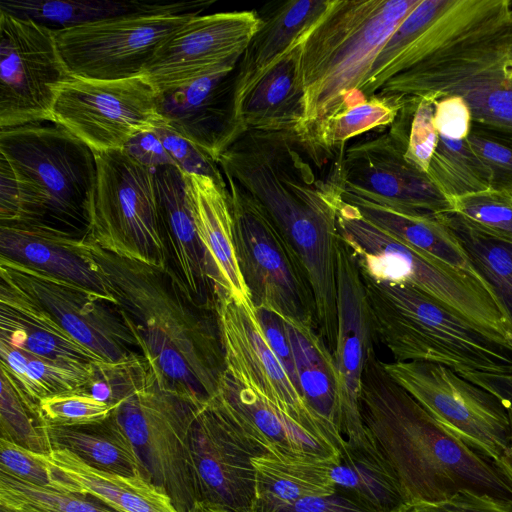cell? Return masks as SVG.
Returning a JSON list of instances; mask_svg holds the SVG:
<instances>
[{"label": "cell", "instance_id": "obj_1", "mask_svg": "<svg viewBox=\"0 0 512 512\" xmlns=\"http://www.w3.org/2000/svg\"><path fill=\"white\" fill-rule=\"evenodd\" d=\"M365 89L401 107L459 97L473 128L512 145V1L450 0Z\"/></svg>", "mask_w": 512, "mask_h": 512}, {"label": "cell", "instance_id": "obj_2", "mask_svg": "<svg viewBox=\"0 0 512 512\" xmlns=\"http://www.w3.org/2000/svg\"><path fill=\"white\" fill-rule=\"evenodd\" d=\"M86 240L157 382L195 405L208 403L226 371L217 312L191 297L171 265L150 266Z\"/></svg>", "mask_w": 512, "mask_h": 512}, {"label": "cell", "instance_id": "obj_3", "mask_svg": "<svg viewBox=\"0 0 512 512\" xmlns=\"http://www.w3.org/2000/svg\"><path fill=\"white\" fill-rule=\"evenodd\" d=\"M364 425L392 468L405 504L437 503L463 490L512 499L495 461L445 430L370 355L360 398Z\"/></svg>", "mask_w": 512, "mask_h": 512}, {"label": "cell", "instance_id": "obj_4", "mask_svg": "<svg viewBox=\"0 0 512 512\" xmlns=\"http://www.w3.org/2000/svg\"><path fill=\"white\" fill-rule=\"evenodd\" d=\"M0 224L34 223L86 237L95 152L52 121L0 128Z\"/></svg>", "mask_w": 512, "mask_h": 512}, {"label": "cell", "instance_id": "obj_5", "mask_svg": "<svg viewBox=\"0 0 512 512\" xmlns=\"http://www.w3.org/2000/svg\"><path fill=\"white\" fill-rule=\"evenodd\" d=\"M421 0H329L302 35L304 119L296 134L316 148L330 118L367 99L360 91L384 44ZM317 149V148H316Z\"/></svg>", "mask_w": 512, "mask_h": 512}, {"label": "cell", "instance_id": "obj_6", "mask_svg": "<svg viewBox=\"0 0 512 512\" xmlns=\"http://www.w3.org/2000/svg\"><path fill=\"white\" fill-rule=\"evenodd\" d=\"M361 277L375 339L395 361L431 362L456 373L512 374L510 342L411 286Z\"/></svg>", "mask_w": 512, "mask_h": 512}, {"label": "cell", "instance_id": "obj_7", "mask_svg": "<svg viewBox=\"0 0 512 512\" xmlns=\"http://www.w3.org/2000/svg\"><path fill=\"white\" fill-rule=\"evenodd\" d=\"M337 223L362 274L411 286L512 344L510 323L492 291L480 280L387 234L343 200Z\"/></svg>", "mask_w": 512, "mask_h": 512}, {"label": "cell", "instance_id": "obj_8", "mask_svg": "<svg viewBox=\"0 0 512 512\" xmlns=\"http://www.w3.org/2000/svg\"><path fill=\"white\" fill-rule=\"evenodd\" d=\"M199 407L162 388L152 371L111 414L132 442L144 477L169 496L179 512H189L200 502L190 450Z\"/></svg>", "mask_w": 512, "mask_h": 512}, {"label": "cell", "instance_id": "obj_9", "mask_svg": "<svg viewBox=\"0 0 512 512\" xmlns=\"http://www.w3.org/2000/svg\"><path fill=\"white\" fill-rule=\"evenodd\" d=\"M95 157L97 186L85 238L118 256L166 269L170 261L154 170L124 149Z\"/></svg>", "mask_w": 512, "mask_h": 512}, {"label": "cell", "instance_id": "obj_10", "mask_svg": "<svg viewBox=\"0 0 512 512\" xmlns=\"http://www.w3.org/2000/svg\"><path fill=\"white\" fill-rule=\"evenodd\" d=\"M225 181L235 253L252 306L316 328L313 292L298 257L266 210L233 179Z\"/></svg>", "mask_w": 512, "mask_h": 512}, {"label": "cell", "instance_id": "obj_11", "mask_svg": "<svg viewBox=\"0 0 512 512\" xmlns=\"http://www.w3.org/2000/svg\"><path fill=\"white\" fill-rule=\"evenodd\" d=\"M389 376L445 430L496 461L507 449L511 424L501 401L441 364L384 363Z\"/></svg>", "mask_w": 512, "mask_h": 512}, {"label": "cell", "instance_id": "obj_12", "mask_svg": "<svg viewBox=\"0 0 512 512\" xmlns=\"http://www.w3.org/2000/svg\"><path fill=\"white\" fill-rule=\"evenodd\" d=\"M52 122L94 152L124 149L136 135L166 123L157 92L143 76L119 80L71 77L57 93Z\"/></svg>", "mask_w": 512, "mask_h": 512}, {"label": "cell", "instance_id": "obj_13", "mask_svg": "<svg viewBox=\"0 0 512 512\" xmlns=\"http://www.w3.org/2000/svg\"><path fill=\"white\" fill-rule=\"evenodd\" d=\"M70 78L53 29L0 11V128L50 121Z\"/></svg>", "mask_w": 512, "mask_h": 512}, {"label": "cell", "instance_id": "obj_14", "mask_svg": "<svg viewBox=\"0 0 512 512\" xmlns=\"http://www.w3.org/2000/svg\"><path fill=\"white\" fill-rule=\"evenodd\" d=\"M197 15H127L54 32L71 77L128 79L142 76L159 46Z\"/></svg>", "mask_w": 512, "mask_h": 512}, {"label": "cell", "instance_id": "obj_15", "mask_svg": "<svg viewBox=\"0 0 512 512\" xmlns=\"http://www.w3.org/2000/svg\"><path fill=\"white\" fill-rule=\"evenodd\" d=\"M0 284L51 316L70 336L107 362L137 351L117 307L82 286L0 256Z\"/></svg>", "mask_w": 512, "mask_h": 512}, {"label": "cell", "instance_id": "obj_16", "mask_svg": "<svg viewBox=\"0 0 512 512\" xmlns=\"http://www.w3.org/2000/svg\"><path fill=\"white\" fill-rule=\"evenodd\" d=\"M388 128L346 146L339 165L343 192L411 214L451 213L450 199L405 158L401 124L395 120Z\"/></svg>", "mask_w": 512, "mask_h": 512}, {"label": "cell", "instance_id": "obj_17", "mask_svg": "<svg viewBox=\"0 0 512 512\" xmlns=\"http://www.w3.org/2000/svg\"><path fill=\"white\" fill-rule=\"evenodd\" d=\"M260 24L253 10L194 16L159 46L142 76L161 93L238 64Z\"/></svg>", "mask_w": 512, "mask_h": 512}, {"label": "cell", "instance_id": "obj_18", "mask_svg": "<svg viewBox=\"0 0 512 512\" xmlns=\"http://www.w3.org/2000/svg\"><path fill=\"white\" fill-rule=\"evenodd\" d=\"M375 335L364 283L354 255L340 237L337 249V338L333 351L338 382V427L346 444H374L361 414L363 374Z\"/></svg>", "mask_w": 512, "mask_h": 512}, {"label": "cell", "instance_id": "obj_19", "mask_svg": "<svg viewBox=\"0 0 512 512\" xmlns=\"http://www.w3.org/2000/svg\"><path fill=\"white\" fill-rule=\"evenodd\" d=\"M217 315L226 370L300 424L338 446L309 409L269 347L250 300L227 295L219 303Z\"/></svg>", "mask_w": 512, "mask_h": 512}, {"label": "cell", "instance_id": "obj_20", "mask_svg": "<svg viewBox=\"0 0 512 512\" xmlns=\"http://www.w3.org/2000/svg\"><path fill=\"white\" fill-rule=\"evenodd\" d=\"M190 450L200 501L250 512L255 499L252 458L262 453L211 401L196 413Z\"/></svg>", "mask_w": 512, "mask_h": 512}, {"label": "cell", "instance_id": "obj_21", "mask_svg": "<svg viewBox=\"0 0 512 512\" xmlns=\"http://www.w3.org/2000/svg\"><path fill=\"white\" fill-rule=\"evenodd\" d=\"M237 65L157 93L158 111L166 124L216 162L244 133L235 115Z\"/></svg>", "mask_w": 512, "mask_h": 512}, {"label": "cell", "instance_id": "obj_22", "mask_svg": "<svg viewBox=\"0 0 512 512\" xmlns=\"http://www.w3.org/2000/svg\"><path fill=\"white\" fill-rule=\"evenodd\" d=\"M154 173L170 265L191 297L217 312L219 303L229 292L199 237L184 174L175 166H162L154 169Z\"/></svg>", "mask_w": 512, "mask_h": 512}, {"label": "cell", "instance_id": "obj_23", "mask_svg": "<svg viewBox=\"0 0 512 512\" xmlns=\"http://www.w3.org/2000/svg\"><path fill=\"white\" fill-rule=\"evenodd\" d=\"M210 401L262 454L340 458V449L331 440L300 424L227 370Z\"/></svg>", "mask_w": 512, "mask_h": 512}, {"label": "cell", "instance_id": "obj_24", "mask_svg": "<svg viewBox=\"0 0 512 512\" xmlns=\"http://www.w3.org/2000/svg\"><path fill=\"white\" fill-rule=\"evenodd\" d=\"M0 256L78 284L116 305L85 237L43 224L4 223Z\"/></svg>", "mask_w": 512, "mask_h": 512}, {"label": "cell", "instance_id": "obj_25", "mask_svg": "<svg viewBox=\"0 0 512 512\" xmlns=\"http://www.w3.org/2000/svg\"><path fill=\"white\" fill-rule=\"evenodd\" d=\"M59 491L91 496L119 512H179L172 500L144 476L100 470L67 449L44 454Z\"/></svg>", "mask_w": 512, "mask_h": 512}, {"label": "cell", "instance_id": "obj_26", "mask_svg": "<svg viewBox=\"0 0 512 512\" xmlns=\"http://www.w3.org/2000/svg\"><path fill=\"white\" fill-rule=\"evenodd\" d=\"M302 36L254 83L236 109L244 131L297 132L304 119Z\"/></svg>", "mask_w": 512, "mask_h": 512}, {"label": "cell", "instance_id": "obj_27", "mask_svg": "<svg viewBox=\"0 0 512 512\" xmlns=\"http://www.w3.org/2000/svg\"><path fill=\"white\" fill-rule=\"evenodd\" d=\"M0 341L82 371L104 361L70 336L45 311L0 284Z\"/></svg>", "mask_w": 512, "mask_h": 512}, {"label": "cell", "instance_id": "obj_28", "mask_svg": "<svg viewBox=\"0 0 512 512\" xmlns=\"http://www.w3.org/2000/svg\"><path fill=\"white\" fill-rule=\"evenodd\" d=\"M329 0H289L273 3L259 14L261 24L237 65L236 109L260 76L320 17Z\"/></svg>", "mask_w": 512, "mask_h": 512}, {"label": "cell", "instance_id": "obj_29", "mask_svg": "<svg viewBox=\"0 0 512 512\" xmlns=\"http://www.w3.org/2000/svg\"><path fill=\"white\" fill-rule=\"evenodd\" d=\"M184 178L199 237L215 262L229 295L238 300H248V291L235 253L227 185L195 174H184Z\"/></svg>", "mask_w": 512, "mask_h": 512}, {"label": "cell", "instance_id": "obj_30", "mask_svg": "<svg viewBox=\"0 0 512 512\" xmlns=\"http://www.w3.org/2000/svg\"><path fill=\"white\" fill-rule=\"evenodd\" d=\"M342 200L355 207L363 218L387 234L475 277L489 288L474 268L457 237L443 220L442 215L406 213L348 192H342Z\"/></svg>", "mask_w": 512, "mask_h": 512}, {"label": "cell", "instance_id": "obj_31", "mask_svg": "<svg viewBox=\"0 0 512 512\" xmlns=\"http://www.w3.org/2000/svg\"><path fill=\"white\" fill-rule=\"evenodd\" d=\"M338 460L278 453L253 457L255 499L250 512H268L306 497L335 493L329 470Z\"/></svg>", "mask_w": 512, "mask_h": 512}, {"label": "cell", "instance_id": "obj_32", "mask_svg": "<svg viewBox=\"0 0 512 512\" xmlns=\"http://www.w3.org/2000/svg\"><path fill=\"white\" fill-rule=\"evenodd\" d=\"M213 3V0L173 3H146L136 0H2L0 11L30 18L53 30H61L127 15L201 14Z\"/></svg>", "mask_w": 512, "mask_h": 512}, {"label": "cell", "instance_id": "obj_33", "mask_svg": "<svg viewBox=\"0 0 512 512\" xmlns=\"http://www.w3.org/2000/svg\"><path fill=\"white\" fill-rule=\"evenodd\" d=\"M300 394L342 451L346 441L338 427V382L333 351L316 328L285 322Z\"/></svg>", "mask_w": 512, "mask_h": 512}, {"label": "cell", "instance_id": "obj_34", "mask_svg": "<svg viewBox=\"0 0 512 512\" xmlns=\"http://www.w3.org/2000/svg\"><path fill=\"white\" fill-rule=\"evenodd\" d=\"M329 475L336 491L378 511L396 512L407 506L392 468L375 443L367 447L346 444Z\"/></svg>", "mask_w": 512, "mask_h": 512}, {"label": "cell", "instance_id": "obj_35", "mask_svg": "<svg viewBox=\"0 0 512 512\" xmlns=\"http://www.w3.org/2000/svg\"><path fill=\"white\" fill-rule=\"evenodd\" d=\"M46 432L53 449H67L95 468L125 476H144L132 442L112 416L86 425L46 424Z\"/></svg>", "mask_w": 512, "mask_h": 512}, {"label": "cell", "instance_id": "obj_36", "mask_svg": "<svg viewBox=\"0 0 512 512\" xmlns=\"http://www.w3.org/2000/svg\"><path fill=\"white\" fill-rule=\"evenodd\" d=\"M442 218L491 289L512 329V243L476 231L452 212Z\"/></svg>", "mask_w": 512, "mask_h": 512}, {"label": "cell", "instance_id": "obj_37", "mask_svg": "<svg viewBox=\"0 0 512 512\" xmlns=\"http://www.w3.org/2000/svg\"><path fill=\"white\" fill-rule=\"evenodd\" d=\"M0 358L1 367L37 404L46 397L81 389L91 373L40 358L4 341H0Z\"/></svg>", "mask_w": 512, "mask_h": 512}, {"label": "cell", "instance_id": "obj_38", "mask_svg": "<svg viewBox=\"0 0 512 512\" xmlns=\"http://www.w3.org/2000/svg\"><path fill=\"white\" fill-rule=\"evenodd\" d=\"M427 174L449 199L491 189L489 170L465 139L439 136Z\"/></svg>", "mask_w": 512, "mask_h": 512}, {"label": "cell", "instance_id": "obj_39", "mask_svg": "<svg viewBox=\"0 0 512 512\" xmlns=\"http://www.w3.org/2000/svg\"><path fill=\"white\" fill-rule=\"evenodd\" d=\"M0 382V437L33 452L49 454L53 448L38 404L20 389L2 367Z\"/></svg>", "mask_w": 512, "mask_h": 512}, {"label": "cell", "instance_id": "obj_40", "mask_svg": "<svg viewBox=\"0 0 512 512\" xmlns=\"http://www.w3.org/2000/svg\"><path fill=\"white\" fill-rule=\"evenodd\" d=\"M1 512H119L87 496L38 486L0 471Z\"/></svg>", "mask_w": 512, "mask_h": 512}, {"label": "cell", "instance_id": "obj_41", "mask_svg": "<svg viewBox=\"0 0 512 512\" xmlns=\"http://www.w3.org/2000/svg\"><path fill=\"white\" fill-rule=\"evenodd\" d=\"M401 108L376 96L354 102L328 120L320 133L316 148L333 155L352 138L376 128L389 127Z\"/></svg>", "mask_w": 512, "mask_h": 512}, {"label": "cell", "instance_id": "obj_42", "mask_svg": "<svg viewBox=\"0 0 512 512\" xmlns=\"http://www.w3.org/2000/svg\"><path fill=\"white\" fill-rule=\"evenodd\" d=\"M452 213L487 236L512 243V195L488 189L450 199Z\"/></svg>", "mask_w": 512, "mask_h": 512}, {"label": "cell", "instance_id": "obj_43", "mask_svg": "<svg viewBox=\"0 0 512 512\" xmlns=\"http://www.w3.org/2000/svg\"><path fill=\"white\" fill-rule=\"evenodd\" d=\"M437 100L434 96L409 100L397 115L406 136L405 158L424 173L428 172L439 139L434 125Z\"/></svg>", "mask_w": 512, "mask_h": 512}, {"label": "cell", "instance_id": "obj_44", "mask_svg": "<svg viewBox=\"0 0 512 512\" xmlns=\"http://www.w3.org/2000/svg\"><path fill=\"white\" fill-rule=\"evenodd\" d=\"M38 407L42 419L48 425L77 426L107 420L115 405L77 390L46 397L39 401Z\"/></svg>", "mask_w": 512, "mask_h": 512}, {"label": "cell", "instance_id": "obj_45", "mask_svg": "<svg viewBox=\"0 0 512 512\" xmlns=\"http://www.w3.org/2000/svg\"><path fill=\"white\" fill-rule=\"evenodd\" d=\"M153 131L183 174L207 176L220 185H227L218 163L192 141L166 123Z\"/></svg>", "mask_w": 512, "mask_h": 512}, {"label": "cell", "instance_id": "obj_46", "mask_svg": "<svg viewBox=\"0 0 512 512\" xmlns=\"http://www.w3.org/2000/svg\"><path fill=\"white\" fill-rule=\"evenodd\" d=\"M0 471L26 482L59 491L44 454L28 450L0 437Z\"/></svg>", "mask_w": 512, "mask_h": 512}, {"label": "cell", "instance_id": "obj_47", "mask_svg": "<svg viewBox=\"0 0 512 512\" xmlns=\"http://www.w3.org/2000/svg\"><path fill=\"white\" fill-rule=\"evenodd\" d=\"M465 140L489 170L491 189L512 195V145L473 127Z\"/></svg>", "mask_w": 512, "mask_h": 512}, {"label": "cell", "instance_id": "obj_48", "mask_svg": "<svg viewBox=\"0 0 512 512\" xmlns=\"http://www.w3.org/2000/svg\"><path fill=\"white\" fill-rule=\"evenodd\" d=\"M402 512H512V499L463 490L442 502L407 505Z\"/></svg>", "mask_w": 512, "mask_h": 512}, {"label": "cell", "instance_id": "obj_49", "mask_svg": "<svg viewBox=\"0 0 512 512\" xmlns=\"http://www.w3.org/2000/svg\"><path fill=\"white\" fill-rule=\"evenodd\" d=\"M255 313L269 347L300 393L299 380L285 321L277 314L265 309H257Z\"/></svg>", "mask_w": 512, "mask_h": 512}, {"label": "cell", "instance_id": "obj_50", "mask_svg": "<svg viewBox=\"0 0 512 512\" xmlns=\"http://www.w3.org/2000/svg\"><path fill=\"white\" fill-rule=\"evenodd\" d=\"M434 125L438 135L452 140L465 139L472 127L469 108L459 97L446 96L437 100Z\"/></svg>", "mask_w": 512, "mask_h": 512}, {"label": "cell", "instance_id": "obj_51", "mask_svg": "<svg viewBox=\"0 0 512 512\" xmlns=\"http://www.w3.org/2000/svg\"><path fill=\"white\" fill-rule=\"evenodd\" d=\"M404 510V509H403ZM396 511V512H402ZM268 512H381L343 492L306 497Z\"/></svg>", "mask_w": 512, "mask_h": 512}, {"label": "cell", "instance_id": "obj_52", "mask_svg": "<svg viewBox=\"0 0 512 512\" xmlns=\"http://www.w3.org/2000/svg\"><path fill=\"white\" fill-rule=\"evenodd\" d=\"M124 150L141 164L156 169L162 166H176L154 131L142 132L132 138Z\"/></svg>", "mask_w": 512, "mask_h": 512}, {"label": "cell", "instance_id": "obj_53", "mask_svg": "<svg viewBox=\"0 0 512 512\" xmlns=\"http://www.w3.org/2000/svg\"><path fill=\"white\" fill-rule=\"evenodd\" d=\"M496 396L505 408L512 409V374L457 373Z\"/></svg>", "mask_w": 512, "mask_h": 512}, {"label": "cell", "instance_id": "obj_54", "mask_svg": "<svg viewBox=\"0 0 512 512\" xmlns=\"http://www.w3.org/2000/svg\"><path fill=\"white\" fill-rule=\"evenodd\" d=\"M508 411L510 424H511V438L510 443L504 453L500 456L499 459L495 461L497 467L501 471V473L505 476V478L512 485V409L506 408Z\"/></svg>", "mask_w": 512, "mask_h": 512}, {"label": "cell", "instance_id": "obj_55", "mask_svg": "<svg viewBox=\"0 0 512 512\" xmlns=\"http://www.w3.org/2000/svg\"><path fill=\"white\" fill-rule=\"evenodd\" d=\"M189 512H233V511L228 510L222 506L210 503V502L200 501V502H197Z\"/></svg>", "mask_w": 512, "mask_h": 512}]
</instances>
